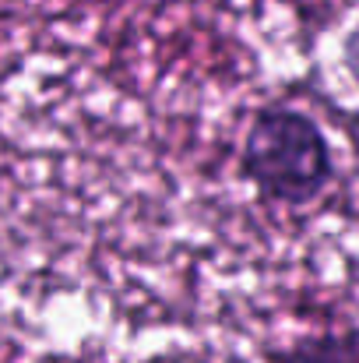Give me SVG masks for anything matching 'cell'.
Wrapping results in <instances>:
<instances>
[{
  "mask_svg": "<svg viewBox=\"0 0 359 363\" xmlns=\"http://www.w3.org/2000/svg\"><path fill=\"white\" fill-rule=\"evenodd\" d=\"M338 57H342V71L349 74L353 89L359 92V18L349 25V32L342 35V46H338Z\"/></svg>",
  "mask_w": 359,
  "mask_h": 363,
  "instance_id": "3",
  "label": "cell"
},
{
  "mask_svg": "<svg viewBox=\"0 0 359 363\" xmlns=\"http://www.w3.org/2000/svg\"><path fill=\"white\" fill-rule=\"evenodd\" d=\"M239 173L264 201L310 205L335 180V152L321 123L292 106H264L243 134Z\"/></svg>",
  "mask_w": 359,
  "mask_h": 363,
  "instance_id": "1",
  "label": "cell"
},
{
  "mask_svg": "<svg viewBox=\"0 0 359 363\" xmlns=\"http://www.w3.org/2000/svg\"><path fill=\"white\" fill-rule=\"evenodd\" d=\"M268 363H359V328L296 339L268 353Z\"/></svg>",
  "mask_w": 359,
  "mask_h": 363,
  "instance_id": "2",
  "label": "cell"
}]
</instances>
